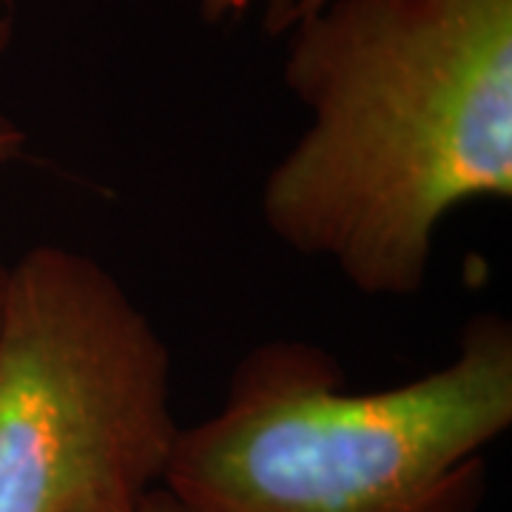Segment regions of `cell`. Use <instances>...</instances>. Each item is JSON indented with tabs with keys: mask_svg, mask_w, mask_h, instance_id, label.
I'll return each mask as SVG.
<instances>
[{
	"mask_svg": "<svg viewBox=\"0 0 512 512\" xmlns=\"http://www.w3.org/2000/svg\"><path fill=\"white\" fill-rule=\"evenodd\" d=\"M279 35L308 128L262 220L365 296H416L441 222L512 200V0H322Z\"/></svg>",
	"mask_w": 512,
	"mask_h": 512,
	"instance_id": "1",
	"label": "cell"
},
{
	"mask_svg": "<svg viewBox=\"0 0 512 512\" xmlns=\"http://www.w3.org/2000/svg\"><path fill=\"white\" fill-rule=\"evenodd\" d=\"M512 424V325L467 322L413 382L350 393L305 339L239 359L222 407L180 427L163 487L188 512H476L484 447Z\"/></svg>",
	"mask_w": 512,
	"mask_h": 512,
	"instance_id": "2",
	"label": "cell"
},
{
	"mask_svg": "<svg viewBox=\"0 0 512 512\" xmlns=\"http://www.w3.org/2000/svg\"><path fill=\"white\" fill-rule=\"evenodd\" d=\"M180 424L171 353L94 256L37 245L0 316V512H128L163 484Z\"/></svg>",
	"mask_w": 512,
	"mask_h": 512,
	"instance_id": "3",
	"label": "cell"
},
{
	"mask_svg": "<svg viewBox=\"0 0 512 512\" xmlns=\"http://www.w3.org/2000/svg\"><path fill=\"white\" fill-rule=\"evenodd\" d=\"M316 3H322V0H200V15L208 23H220V20L242 18L248 9L259 6L265 29L271 35H279L299 12L311 9Z\"/></svg>",
	"mask_w": 512,
	"mask_h": 512,
	"instance_id": "4",
	"label": "cell"
},
{
	"mask_svg": "<svg viewBox=\"0 0 512 512\" xmlns=\"http://www.w3.org/2000/svg\"><path fill=\"white\" fill-rule=\"evenodd\" d=\"M23 148H26V134H23V128H20L9 114L0 111V165H9L15 163V160H20ZM6 282H9V268L0 262V316H3Z\"/></svg>",
	"mask_w": 512,
	"mask_h": 512,
	"instance_id": "5",
	"label": "cell"
},
{
	"mask_svg": "<svg viewBox=\"0 0 512 512\" xmlns=\"http://www.w3.org/2000/svg\"><path fill=\"white\" fill-rule=\"evenodd\" d=\"M128 512H188L183 510L171 495L165 493L163 487H157V490H151V493L134 507V510H128Z\"/></svg>",
	"mask_w": 512,
	"mask_h": 512,
	"instance_id": "6",
	"label": "cell"
},
{
	"mask_svg": "<svg viewBox=\"0 0 512 512\" xmlns=\"http://www.w3.org/2000/svg\"><path fill=\"white\" fill-rule=\"evenodd\" d=\"M9 43H12V18H9V12H6V6L0 0V55L9 49Z\"/></svg>",
	"mask_w": 512,
	"mask_h": 512,
	"instance_id": "7",
	"label": "cell"
}]
</instances>
